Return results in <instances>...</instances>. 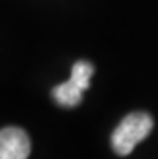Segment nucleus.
I'll return each instance as SVG.
<instances>
[{
  "mask_svg": "<svg viewBox=\"0 0 158 159\" xmlns=\"http://www.w3.org/2000/svg\"><path fill=\"white\" fill-rule=\"evenodd\" d=\"M94 74V66L87 61H78L73 66V72H71V80L76 84L78 87H81L82 90H87L90 85V77Z\"/></svg>",
  "mask_w": 158,
  "mask_h": 159,
  "instance_id": "obj_4",
  "label": "nucleus"
},
{
  "mask_svg": "<svg viewBox=\"0 0 158 159\" xmlns=\"http://www.w3.org/2000/svg\"><path fill=\"white\" fill-rule=\"evenodd\" d=\"M153 129V119L147 113L127 114L111 135V146L118 156H127L144 138L150 135Z\"/></svg>",
  "mask_w": 158,
  "mask_h": 159,
  "instance_id": "obj_1",
  "label": "nucleus"
},
{
  "mask_svg": "<svg viewBox=\"0 0 158 159\" xmlns=\"http://www.w3.org/2000/svg\"><path fill=\"white\" fill-rule=\"evenodd\" d=\"M31 140L20 127H5L0 132V159H27Z\"/></svg>",
  "mask_w": 158,
  "mask_h": 159,
  "instance_id": "obj_2",
  "label": "nucleus"
},
{
  "mask_svg": "<svg viewBox=\"0 0 158 159\" xmlns=\"http://www.w3.org/2000/svg\"><path fill=\"white\" fill-rule=\"evenodd\" d=\"M82 90L81 87H78L71 79L68 82H63L60 85H57L52 90V95L55 98V101L58 105L65 106V108H74L78 106L82 101Z\"/></svg>",
  "mask_w": 158,
  "mask_h": 159,
  "instance_id": "obj_3",
  "label": "nucleus"
}]
</instances>
